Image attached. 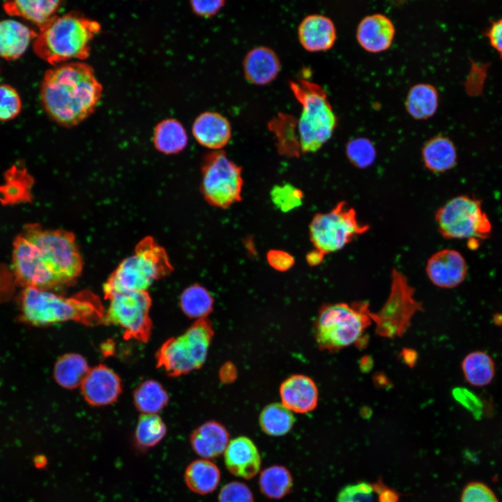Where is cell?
<instances>
[{
  "label": "cell",
  "instance_id": "6da1fadb",
  "mask_svg": "<svg viewBox=\"0 0 502 502\" xmlns=\"http://www.w3.org/2000/svg\"><path fill=\"white\" fill-rule=\"evenodd\" d=\"M102 91L91 66L73 61L45 72L40 98L46 113L54 121L65 127H73L95 111Z\"/></svg>",
  "mask_w": 502,
  "mask_h": 502
},
{
  "label": "cell",
  "instance_id": "7a4b0ae2",
  "mask_svg": "<svg viewBox=\"0 0 502 502\" xmlns=\"http://www.w3.org/2000/svg\"><path fill=\"white\" fill-rule=\"evenodd\" d=\"M19 305L22 321L35 326L66 321L95 326L105 321V310L99 297L90 290L65 297L50 290L25 287Z\"/></svg>",
  "mask_w": 502,
  "mask_h": 502
},
{
  "label": "cell",
  "instance_id": "3957f363",
  "mask_svg": "<svg viewBox=\"0 0 502 502\" xmlns=\"http://www.w3.org/2000/svg\"><path fill=\"white\" fill-rule=\"evenodd\" d=\"M100 29L99 22L76 12L56 15L40 29L33 49L38 57L54 66L71 60L83 61L89 57L91 42Z\"/></svg>",
  "mask_w": 502,
  "mask_h": 502
},
{
  "label": "cell",
  "instance_id": "277c9868",
  "mask_svg": "<svg viewBox=\"0 0 502 502\" xmlns=\"http://www.w3.org/2000/svg\"><path fill=\"white\" fill-rule=\"evenodd\" d=\"M173 271L166 250L151 236L142 239L135 253L124 259L103 285L105 299L124 291H146L156 280Z\"/></svg>",
  "mask_w": 502,
  "mask_h": 502
},
{
  "label": "cell",
  "instance_id": "5b68a950",
  "mask_svg": "<svg viewBox=\"0 0 502 502\" xmlns=\"http://www.w3.org/2000/svg\"><path fill=\"white\" fill-rule=\"evenodd\" d=\"M294 96L301 105L295 127L301 152L314 153L330 139L337 117L325 90L318 84L300 79L289 82Z\"/></svg>",
  "mask_w": 502,
  "mask_h": 502
},
{
  "label": "cell",
  "instance_id": "8992f818",
  "mask_svg": "<svg viewBox=\"0 0 502 502\" xmlns=\"http://www.w3.org/2000/svg\"><path fill=\"white\" fill-rule=\"evenodd\" d=\"M367 301L324 304L314 323L318 347L335 352L360 340L372 322Z\"/></svg>",
  "mask_w": 502,
  "mask_h": 502
},
{
  "label": "cell",
  "instance_id": "52a82bcc",
  "mask_svg": "<svg viewBox=\"0 0 502 502\" xmlns=\"http://www.w3.org/2000/svg\"><path fill=\"white\" fill-rule=\"evenodd\" d=\"M214 335L206 318L196 320L183 334L166 340L155 354L156 366L172 377L199 369L205 363Z\"/></svg>",
  "mask_w": 502,
  "mask_h": 502
},
{
  "label": "cell",
  "instance_id": "ba28073f",
  "mask_svg": "<svg viewBox=\"0 0 502 502\" xmlns=\"http://www.w3.org/2000/svg\"><path fill=\"white\" fill-rule=\"evenodd\" d=\"M22 235L39 249L63 287L72 284L81 275L83 260L72 232L31 224Z\"/></svg>",
  "mask_w": 502,
  "mask_h": 502
},
{
  "label": "cell",
  "instance_id": "9c48e42d",
  "mask_svg": "<svg viewBox=\"0 0 502 502\" xmlns=\"http://www.w3.org/2000/svg\"><path fill=\"white\" fill-rule=\"evenodd\" d=\"M435 220L439 234L446 239L488 238L492 223L482 210V201L475 196H456L436 212Z\"/></svg>",
  "mask_w": 502,
  "mask_h": 502
},
{
  "label": "cell",
  "instance_id": "30bf717a",
  "mask_svg": "<svg viewBox=\"0 0 502 502\" xmlns=\"http://www.w3.org/2000/svg\"><path fill=\"white\" fill-rule=\"evenodd\" d=\"M369 229V225L358 220L355 209L340 201L329 211L314 215L309 236L314 249L326 255L343 249Z\"/></svg>",
  "mask_w": 502,
  "mask_h": 502
},
{
  "label": "cell",
  "instance_id": "8fae6325",
  "mask_svg": "<svg viewBox=\"0 0 502 502\" xmlns=\"http://www.w3.org/2000/svg\"><path fill=\"white\" fill-rule=\"evenodd\" d=\"M201 172L200 191L211 206L225 209L242 199V168L223 151L205 154Z\"/></svg>",
  "mask_w": 502,
  "mask_h": 502
},
{
  "label": "cell",
  "instance_id": "7c38bea8",
  "mask_svg": "<svg viewBox=\"0 0 502 502\" xmlns=\"http://www.w3.org/2000/svg\"><path fill=\"white\" fill-rule=\"evenodd\" d=\"M414 292L407 277L393 268L390 294L385 305L379 312H371L379 335L393 338L402 336L406 331L413 316L422 309L420 303L414 298Z\"/></svg>",
  "mask_w": 502,
  "mask_h": 502
},
{
  "label": "cell",
  "instance_id": "4fadbf2b",
  "mask_svg": "<svg viewBox=\"0 0 502 502\" xmlns=\"http://www.w3.org/2000/svg\"><path fill=\"white\" fill-rule=\"evenodd\" d=\"M109 301L104 324L122 328L125 340L149 341L152 330L149 316L152 301L148 291L121 292L113 295Z\"/></svg>",
  "mask_w": 502,
  "mask_h": 502
},
{
  "label": "cell",
  "instance_id": "5bb4252c",
  "mask_svg": "<svg viewBox=\"0 0 502 502\" xmlns=\"http://www.w3.org/2000/svg\"><path fill=\"white\" fill-rule=\"evenodd\" d=\"M12 270L17 282L24 288L50 290L63 287L39 249L22 235L14 242Z\"/></svg>",
  "mask_w": 502,
  "mask_h": 502
},
{
  "label": "cell",
  "instance_id": "9a60e30c",
  "mask_svg": "<svg viewBox=\"0 0 502 502\" xmlns=\"http://www.w3.org/2000/svg\"><path fill=\"white\" fill-rule=\"evenodd\" d=\"M468 267L463 255L453 249H443L428 259L425 271L435 286L452 289L461 284L467 275Z\"/></svg>",
  "mask_w": 502,
  "mask_h": 502
},
{
  "label": "cell",
  "instance_id": "2e32d148",
  "mask_svg": "<svg viewBox=\"0 0 502 502\" xmlns=\"http://www.w3.org/2000/svg\"><path fill=\"white\" fill-rule=\"evenodd\" d=\"M85 401L91 406H101L115 402L122 392L118 374L105 365L90 368L80 385Z\"/></svg>",
  "mask_w": 502,
  "mask_h": 502
},
{
  "label": "cell",
  "instance_id": "e0dca14e",
  "mask_svg": "<svg viewBox=\"0 0 502 502\" xmlns=\"http://www.w3.org/2000/svg\"><path fill=\"white\" fill-rule=\"evenodd\" d=\"M226 468L234 476L253 478L261 469V459L254 443L245 436L231 440L224 452Z\"/></svg>",
  "mask_w": 502,
  "mask_h": 502
},
{
  "label": "cell",
  "instance_id": "ac0fdd59",
  "mask_svg": "<svg viewBox=\"0 0 502 502\" xmlns=\"http://www.w3.org/2000/svg\"><path fill=\"white\" fill-rule=\"evenodd\" d=\"M282 404L291 412L305 413L317 406L319 391L316 383L304 374H294L280 385Z\"/></svg>",
  "mask_w": 502,
  "mask_h": 502
},
{
  "label": "cell",
  "instance_id": "d6986e66",
  "mask_svg": "<svg viewBox=\"0 0 502 502\" xmlns=\"http://www.w3.org/2000/svg\"><path fill=\"white\" fill-rule=\"evenodd\" d=\"M192 132L199 144L212 151H218L230 141L231 126L229 121L220 113L206 111L195 119Z\"/></svg>",
  "mask_w": 502,
  "mask_h": 502
},
{
  "label": "cell",
  "instance_id": "ffe728a7",
  "mask_svg": "<svg viewBox=\"0 0 502 502\" xmlns=\"http://www.w3.org/2000/svg\"><path fill=\"white\" fill-rule=\"evenodd\" d=\"M301 45L307 51L327 50L334 45L336 29L332 20L321 14L305 16L298 27Z\"/></svg>",
  "mask_w": 502,
  "mask_h": 502
},
{
  "label": "cell",
  "instance_id": "44dd1931",
  "mask_svg": "<svg viewBox=\"0 0 502 502\" xmlns=\"http://www.w3.org/2000/svg\"><path fill=\"white\" fill-rule=\"evenodd\" d=\"M395 26L391 20L381 13L365 16L359 22L356 38L365 50L379 52L387 50L393 42Z\"/></svg>",
  "mask_w": 502,
  "mask_h": 502
},
{
  "label": "cell",
  "instance_id": "7402d4cb",
  "mask_svg": "<svg viewBox=\"0 0 502 502\" xmlns=\"http://www.w3.org/2000/svg\"><path fill=\"white\" fill-rule=\"evenodd\" d=\"M281 68L276 52L266 46L251 49L243 61V70L246 79L256 85H265L273 82Z\"/></svg>",
  "mask_w": 502,
  "mask_h": 502
},
{
  "label": "cell",
  "instance_id": "603a6c76",
  "mask_svg": "<svg viewBox=\"0 0 502 502\" xmlns=\"http://www.w3.org/2000/svg\"><path fill=\"white\" fill-rule=\"evenodd\" d=\"M229 441L227 428L215 420L201 424L190 436V443L194 452L209 460L222 455Z\"/></svg>",
  "mask_w": 502,
  "mask_h": 502
},
{
  "label": "cell",
  "instance_id": "cb8c5ba5",
  "mask_svg": "<svg viewBox=\"0 0 502 502\" xmlns=\"http://www.w3.org/2000/svg\"><path fill=\"white\" fill-rule=\"evenodd\" d=\"M37 34L26 25L14 20H0V57L15 60L24 54Z\"/></svg>",
  "mask_w": 502,
  "mask_h": 502
},
{
  "label": "cell",
  "instance_id": "d4e9b609",
  "mask_svg": "<svg viewBox=\"0 0 502 502\" xmlns=\"http://www.w3.org/2000/svg\"><path fill=\"white\" fill-rule=\"evenodd\" d=\"M421 155L425 167L433 173H444L457 164L456 147L446 136L437 135L427 140Z\"/></svg>",
  "mask_w": 502,
  "mask_h": 502
},
{
  "label": "cell",
  "instance_id": "484cf974",
  "mask_svg": "<svg viewBox=\"0 0 502 502\" xmlns=\"http://www.w3.org/2000/svg\"><path fill=\"white\" fill-rule=\"evenodd\" d=\"M61 3L57 0L11 1L4 2L3 8L9 15L22 17L40 29L57 15Z\"/></svg>",
  "mask_w": 502,
  "mask_h": 502
},
{
  "label": "cell",
  "instance_id": "4316f807",
  "mask_svg": "<svg viewBox=\"0 0 502 502\" xmlns=\"http://www.w3.org/2000/svg\"><path fill=\"white\" fill-rule=\"evenodd\" d=\"M221 478L218 466L209 459H198L190 462L184 472L186 486L192 492L205 495L218 487Z\"/></svg>",
  "mask_w": 502,
  "mask_h": 502
},
{
  "label": "cell",
  "instance_id": "83f0119b",
  "mask_svg": "<svg viewBox=\"0 0 502 502\" xmlns=\"http://www.w3.org/2000/svg\"><path fill=\"white\" fill-rule=\"evenodd\" d=\"M461 368L466 381L475 387L492 383L495 376V363L490 355L481 350L473 351L464 356Z\"/></svg>",
  "mask_w": 502,
  "mask_h": 502
},
{
  "label": "cell",
  "instance_id": "f1b7e54d",
  "mask_svg": "<svg viewBox=\"0 0 502 502\" xmlns=\"http://www.w3.org/2000/svg\"><path fill=\"white\" fill-rule=\"evenodd\" d=\"M155 149L165 154L182 151L188 144V135L183 126L174 119H166L157 124L153 132Z\"/></svg>",
  "mask_w": 502,
  "mask_h": 502
},
{
  "label": "cell",
  "instance_id": "f546056e",
  "mask_svg": "<svg viewBox=\"0 0 502 502\" xmlns=\"http://www.w3.org/2000/svg\"><path fill=\"white\" fill-rule=\"evenodd\" d=\"M90 367L86 359L79 354L69 353L61 356L54 367L56 383L67 389L80 386Z\"/></svg>",
  "mask_w": 502,
  "mask_h": 502
},
{
  "label": "cell",
  "instance_id": "4dcf8cb0",
  "mask_svg": "<svg viewBox=\"0 0 502 502\" xmlns=\"http://www.w3.org/2000/svg\"><path fill=\"white\" fill-rule=\"evenodd\" d=\"M439 94L436 89L426 83L412 86L406 96L405 107L415 119H425L432 116L438 107Z\"/></svg>",
  "mask_w": 502,
  "mask_h": 502
},
{
  "label": "cell",
  "instance_id": "1f68e13d",
  "mask_svg": "<svg viewBox=\"0 0 502 502\" xmlns=\"http://www.w3.org/2000/svg\"><path fill=\"white\" fill-rule=\"evenodd\" d=\"M179 305L188 317L197 320L205 319L213 311L214 298L204 287L193 284L181 293Z\"/></svg>",
  "mask_w": 502,
  "mask_h": 502
},
{
  "label": "cell",
  "instance_id": "d6a6232c",
  "mask_svg": "<svg viewBox=\"0 0 502 502\" xmlns=\"http://www.w3.org/2000/svg\"><path fill=\"white\" fill-rule=\"evenodd\" d=\"M137 409L144 414H158L168 403L169 395L163 386L152 379L138 386L133 393Z\"/></svg>",
  "mask_w": 502,
  "mask_h": 502
},
{
  "label": "cell",
  "instance_id": "836d02e7",
  "mask_svg": "<svg viewBox=\"0 0 502 502\" xmlns=\"http://www.w3.org/2000/svg\"><path fill=\"white\" fill-rule=\"evenodd\" d=\"M258 482L264 495L272 499H280L291 492L293 478L286 467L273 465L260 473Z\"/></svg>",
  "mask_w": 502,
  "mask_h": 502
},
{
  "label": "cell",
  "instance_id": "e575fe53",
  "mask_svg": "<svg viewBox=\"0 0 502 502\" xmlns=\"http://www.w3.org/2000/svg\"><path fill=\"white\" fill-rule=\"evenodd\" d=\"M261 430L267 435L281 436L292 428L295 419L292 412L282 403H271L261 411L259 418Z\"/></svg>",
  "mask_w": 502,
  "mask_h": 502
},
{
  "label": "cell",
  "instance_id": "d590c367",
  "mask_svg": "<svg viewBox=\"0 0 502 502\" xmlns=\"http://www.w3.org/2000/svg\"><path fill=\"white\" fill-rule=\"evenodd\" d=\"M167 431L165 422L158 414L142 413L135 428V443L143 450L153 448L164 439Z\"/></svg>",
  "mask_w": 502,
  "mask_h": 502
},
{
  "label": "cell",
  "instance_id": "8d00e7d4",
  "mask_svg": "<svg viewBox=\"0 0 502 502\" xmlns=\"http://www.w3.org/2000/svg\"><path fill=\"white\" fill-rule=\"evenodd\" d=\"M345 152L349 161L359 169L371 166L376 156V149L372 142L363 137L350 139L347 143Z\"/></svg>",
  "mask_w": 502,
  "mask_h": 502
},
{
  "label": "cell",
  "instance_id": "74e56055",
  "mask_svg": "<svg viewBox=\"0 0 502 502\" xmlns=\"http://www.w3.org/2000/svg\"><path fill=\"white\" fill-rule=\"evenodd\" d=\"M303 197V191L290 183L275 185L271 191L273 204L282 212L301 206Z\"/></svg>",
  "mask_w": 502,
  "mask_h": 502
},
{
  "label": "cell",
  "instance_id": "f35d334b",
  "mask_svg": "<svg viewBox=\"0 0 502 502\" xmlns=\"http://www.w3.org/2000/svg\"><path fill=\"white\" fill-rule=\"evenodd\" d=\"M22 109L19 93L12 86L0 84V121H6L18 116Z\"/></svg>",
  "mask_w": 502,
  "mask_h": 502
},
{
  "label": "cell",
  "instance_id": "ab89813d",
  "mask_svg": "<svg viewBox=\"0 0 502 502\" xmlns=\"http://www.w3.org/2000/svg\"><path fill=\"white\" fill-rule=\"evenodd\" d=\"M218 502H254V499L252 491L245 483L231 481L221 487Z\"/></svg>",
  "mask_w": 502,
  "mask_h": 502
},
{
  "label": "cell",
  "instance_id": "60d3db41",
  "mask_svg": "<svg viewBox=\"0 0 502 502\" xmlns=\"http://www.w3.org/2000/svg\"><path fill=\"white\" fill-rule=\"evenodd\" d=\"M494 497L493 492L486 485L473 482L464 489L462 502H487Z\"/></svg>",
  "mask_w": 502,
  "mask_h": 502
},
{
  "label": "cell",
  "instance_id": "b9f144b4",
  "mask_svg": "<svg viewBox=\"0 0 502 502\" xmlns=\"http://www.w3.org/2000/svg\"><path fill=\"white\" fill-rule=\"evenodd\" d=\"M268 264L275 270L284 272L289 270L295 263L294 257L281 250H271L266 254Z\"/></svg>",
  "mask_w": 502,
  "mask_h": 502
},
{
  "label": "cell",
  "instance_id": "7bdbcfd3",
  "mask_svg": "<svg viewBox=\"0 0 502 502\" xmlns=\"http://www.w3.org/2000/svg\"><path fill=\"white\" fill-rule=\"evenodd\" d=\"M190 7L194 13L203 17H210L216 15L225 6L223 0H194L190 2Z\"/></svg>",
  "mask_w": 502,
  "mask_h": 502
},
{
  "label": "cell",
  "instance_id": "ee69618b",
  "mask_svg": "<svg viewBox=\"0 0 502 502\" xmlns=\"http://www.w3.org/2000/svg\"><path fill=\"white\" fill-rule=\"evenodd\" d=\"M491 45L502 57V17L492 22L486 32Z\"/></svg>",
  "mask_w": 502,
  "mask_h": 502
},
{
  "label": "cell",
  "instance_id": "f6af8a7d",
  "mask_svg": "<svg viewBox=\"0 0 502 502\" xmlns=\"http://www.w3.org/2000/svg\"><path fill=\"white\" fill-rule=\"evenodd\" d=\"M324 256L320 251L314 249L307 254L306 261L310 266H317L322 263Z\"/></svg>",
  "mask_w": 502,
  "mask_h": 502
},
{
  "label": "cell",
  "instance_id": "bcb514c9",
  "mask_svg": "<svg viewBox=\"0 0 502 502\" xmlns=\"http://www.w3.org/2000/svg\"><path fill=\"white\" fill-rule=\"evenodd\" d=\"M234 368V366L231 363H227L222 366L220 372V379L222 381L229 382L234 379L236 374Z\"/></svg>",
  "mask_w": 502,
  "mask_h": 502
},
{
  "label": "cell",
  "instance_id": "7dc6e473",
  "mask_svg": "<svg viewBox=\"0 0 502 502\" xmlns=\"http://www.w3.org/2000/svg\"><path fill=\"white\" fill-rule=\"evenodd\" d=\"M33 463L36 468H43L47 464L46 457L42 455H38L34 457Z\"/></svg>",
  "mask_w": 502,
  "mask_h": 502
},
{
  "label": "cell",
  "instance_id": "c3c4849f",
  "mask_svg": "<svg viewBox=\"0 0 502 502\" xmlns=\"http://www.w3.org/2000/svg\"><path fill=\"white\" fill-rule=\"evenodd\" d=\"M480 240L477 238H471L467 240V245L469 249L475 250L477 248L479 247L480 243Z\"/></svg>",
  "mask_w": 502,
  "mask_h": 502
},
{
  "label": "cell",
  "instance_id": "681fc988",
  "mask_svg": "<svg viewBox=\"0 0 502 502\" xmlns=\"http://www.w3.org/2000/svg\"><path fill=\"white\" fill-rule=\"evenodd\" d=\"M405 353H406V355L404 356V359L405 362L406 363H409V360H410V363H411V364L414 363L415 360H413V355L414 352H412V351L407 350Z\"/></svg>",
  "mask_w": 502,
  "mask_h": 502
},
{
  "label": "cell",
  "instance_id": "f907efd6",
  "mask_svg": "<svg viewBox=\"0 0 502 502\" xmlns=\"http://www.w3.org/2000/svg\"><path fill=\"white\" fill-rule=\"evenodd\" d=\"M487 502H498V501H497L496 498L495 497V498H494L493 499H492V500H490V501H487Z\"/></svg>",
  "mask_w": 502,
  "mask_h": 502
}]
</instances>
